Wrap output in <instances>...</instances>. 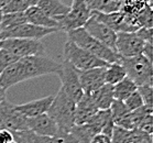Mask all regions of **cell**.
<instances>
[{"label": "cell", "instance_id": "obj_27", "mask_svg": "<svg viewBox=\"0 0 153 143\" xmlns=\"http://www.w3.org/2000/svg\"><path fill=\"white\" fill-rule=\"evenodd\" d=\"M134 136H136V129L127 130L115 124L110 140L111 143H133Z\"/></svg>", "mask_w": 153, "mask_h": 143}, {"label": "cell", "instance_id": "obj_16", "mask_svg": "<svg viewBox=\"0 0 153 143\" xmlns=\"http://www.w3.org/2000/svg\"><path fill=\"white\" fill-rule=\"evenodd\" d=\"M98 111L91 95L84 94L76 102L75 110V124H84L91 120V118Z\"/></svg>", "mask_w": 153, "mask_h": 143}, {"label": "cell", "instance_id": "obj_34", "mask_svg": "<svg viewBox=\"0 0 153 143\" xmlns=\"http://www.w3.org/2000/svg\"><path fill=\"white\" fill-rule=\"evenodd\" d=\"M138 91L141 95V97L143 99L144 105L151 106L152 107V85H142V86H138Z\"/></svg>", "mask_w": 153, "mask_h": 143}, {"label": "cell", "instance_id": "obj_45", "mask_svg": "<svg viewBox=\"0 0 153 143\" xmlns=\"http://www.w3.org/2000/svg\"><path fill=\"white\" fill-rule=\"evenodd\" d=\"M9 0H0V8H2L4 6V4H7Z\"/></svg>", "mask_w": 153, "mask_h": 143}, {"label": "cell", "instance_id": "obj_42", "mask_svg": "<svg viewBox=\"0 0 153 143\" xmlns=\"http://www.w3.org/2000/svg\"><path fill=\"white\" fill-rule=\"evenodd\" d=\"M4 100H6V90H4V88L1 87V85H0V104Z\"/></svg>", "mask_w": 153, "mask_h": 143}, {"label": "cell", "instance_id": "obj_7", "mask_svg": "<svg viewBox=\"0 0 153 143\" xmlns=\"http://www.w3.org/2000/svg\"><path fill=\"white\" fill-rule=\"evenodd\" d=\"M61 83L62 90L73 101L77 102L84 95L82 86L78 78V72L75 67L66 61H63L61 70L57 72Z\"/></svg>", "mask_w": 153, "mask_h": 143}, {"label": "cell", "instance_id": "obj_15", "mask_svg": "<svg viewBox=\"0 0 153 143\" xmlns=\"http://www.w3.org/2000/svg\"><path fill=\"white\" fill-rule=\"evenodd\" d=\"M53 98L54 96H48V97L29 101L22 105H14V108L27 118H32L35 116L42 115V113H46L52 104Z\"/></svg>", "mask_w": 153, "mask_h": 143}, {"label": "cell", "instance_id": "obj_46", "mask_svg": "<svg viewBox=\"0 0 153 143\" xmlns=\"http://www.w3.org/2000/svg\"><path fill=\"white\" fill-rule=\"evenodd\" d=\"M2 16H4V13H2V10L0 8V29H1V19H2Z\"/></svg>", "mask_w": 153, "mask_h": 143}, {"label": "cell", "instance_id": "obj_8", "mask_svg": "<svg viewBox=\"0 0 153 143\" xmlns=\"http://www.w3.org/2000/svg\"><path fill=\"white\" fill-rule=\"evenodd\" d=\"M57 28H43L31 23H22L16 28L8 30V31L0 32V41L4 39L18 38V39H33V40H41L46 35L53 34L59 32Z\"/></svg>", "mask_w": 153, "mask_h": 143}, {"label": "cell", "instance_id": "obj_12", "mask_svg": "<svg viewBox=\"0 0 153 143\" xmlns=\"http://www.w3.org/2000/svg\"><path fill=\"white\" fill-rule=\"evenodd\" d=\"M0 119L4 124V128L9 131L28 130L27 127L28 118L16 110L14 105L10 104L7 99L0 104Z\"/></svg>", "mask_w": 153, "mask_h": 143}, {"label": "cell", "instance_id": "obj_47", "mask_svg": "<svg viewBox=\"0 0 153 143\" xmlns=\"http://www.w3.org/2000/svg\"><path fill=\"white\" fill-rule=\"evenodd\" d=\"M0 129H4V124H2V122H1V119H0Z\"/></svg>", "mask_w": 153, "mask_h": 143}, {"label": "cell", "instance_id": "obj_17", "mask_svg": "<svg viewBox=\"0 0 153 143\" xmlns=\"http://www.w3.org/2000/svg\"><path fill=\"white\" fill-rule=\"evenodd\" d=\"M87 123H89L98 133H104L108 136H111L115 127V122L112 120L109 109L98 110Z\"/></svg>", "mask_w": 153, "mask_h": 143}, {"label": "cell", "instance_id": "obj_48", "mask_svg": "<svg viewBox=\"0 0 153 143\" xmlns=\"http://www.w3.org/2000/svg\"><path fill=\"white\" fill-rule=\"evenodd\" d=\"M116 1H119V2H122V0H116Z\"/></svg>", "mask_w": 153, "mask_h": 143}, {"label": "cell", "instance_id": "obj_9", "mask_svg": "<svg viewBox=\"0 0 153 143\" xmlns=\"http://www.w3.org/2000/svg\"><path fill=\"white\" fill-rule=\"evenodd\" d=\"M89 18H91V10L87 8L85 2L76 4V6H72L70 11L57 20L59 30L68 32L72 30L83 28Z\"/></svg>", "mask_w": 153, "mask_h": 143}, {"label": "cell", "instance_id": "obj_13", "mask_svg": "<svg viewBox=\"0 0 153 143\" xmlns=\"http://www.w3.org/2000/svg\"><path fill=\"white\" fill-rule=\"evenodd\" d=\"M106 67H95L86 70H78V78L84 94L89 95L100 88L105 83V70Z\"/></svg>", "mask_w": 153, "mask_h": 143}, {"label": "cell", "instance_id": "obj_10", "mask_svg": "<svg viewBox=\"0 0 153 143\" xmlns=\"http://www.w3.org/2000/svg\"><path fill=\"white\" fill-rule=\"evenodd\" d=\"M144 43L136 32H117L116 52L120 57H132L142 53Z\"/></svg>", "mask_w": 153, "mask_h": 143}, {"label": "cell", "instance_id": "obj_26", "mask_svg": "<svg viewBox=\"0 0 153 143\" xmlns=\"http://www.w3.org/2000/svg\"><path fill=\"white\" fill-rule=\"evenodd\" d=\"M27 19H25V12H13V13H4L2 19H1V29L0 32L8 31L11 29L16 28L18 25L25 23Z\"/></svg>", "mask_w": 153, "mask_h": 143}, {"label": "cell", "instance_id": "obj_28", "mask_svg": "<svg viewBox=\"0 0 153 143\" xmlns=\"http://www.w3.org/2000/svg\"><path fill=\"white\" fill-rule=\"evenodd\" d=\"M136 19L140 28H152V4H146L136 14Z\"/></svg>", "mask_w": 153, "mask_h": 143}, {"label": "cell", "instance_id": "obj_21", "mask_svg": "<svg viewBox=\"0 0 153 143\" xmlns=\"http://www.w3.org/2000/svg\"><path fill=\"white\" fill-rule=\"evenodd\" d=\"M87 8L91 11L101 12V13H110L120 10L121 2L116 0H85Z\"/></svg>", "mask_w": 153, "mask_h": 143}, {"label": "cell", "instance_id": "obj_25", "mask_svg": "<svg viewBox=\"0 0 153 143\" xmlns=\"http://www.w3.org/2000/svg\"><path fill=\"white\" fill-rule=\"evenodd\" d=\"M70 132L79 141V143H91L95 134L98 133L89 123L75 124Z\"/></svg>", "mask_w": 153, "mask_h": 143}, {"label": "cell", "instance_id": "obj_30", "mask_svg": "<svg viewBox=\"0 0 153 143\" xmlns=\"http://www.w3.org/2000/svg\"><path fill=\"white\" fill-rule=\"evenodd\" d=\"M109 110H110L111 118H112V120H114V122L118 121L119 119H121L122 117H125L128 112H130L128 110V108L126 107L125 102L122 100H118V99H114Z\"/></svg>", "mask_w": 153, "mask_h": 143}, {"label": "cell", "instance_id": "obj_23", "mask_svg": "<svg viewBox=\"0 0 153 143\" xmlns=\"http://www.w3.org/2000/svg\"><path fill=\"white\" fill-rule=\"evenodd\" d=\"M127 76L126 74L125 67L122 66V64L119 62H115V63L108 64V66L106 67L105 70V83L109 85H116L119 83L120 80H122Z\"/></svg>", "mask_w": 153, "mask_h": 143}, {"label": "cell", "instance_id": "obj_4", "mask_svg": "<svg viewBox=\"0 0 153 143\" xmlns=\"http://www.w3.org/2000/svg\"><path fill=\"white\" fill-rule=\"evenodd\" d=\"M120 63L125 67L127 77L137 86L152 85V62L144 55L120 57Z\"/></svg>", "mask_w": 153, "mask_h": 143}, {"label": "cell", "instance_id": "obj_24", "mask_svg": "<svg viewBox=\"0 0 153 143\" xmlns=\"http://www.w3.org/2000/svg\"><path fill=\"white\" fill-rule=\"evenodd\" d=\"M112 87H114V98L122 101L132 94L133 91H136L138 89V86L127 76L122 80H120L119 83L114 85Z\"/></svg>", "mask_w": 153, "mask_h": 143}, {"label": "cell", "instance_id": "obj_36", "mask_svg": "<svg viewBox=\"0 0 153 143\" xmlns=\"http://www.w3.org/2000/svg\"><path fill=\"white\" fill-rule=\"evenodd\" d=\"M139 130L143 131V132L146 133H149V134H152V131H153V119H152V113H149V115H146L144 117L141 123H140Z\"/></svg>", "mask_w": 153, "mask_h": 143}, {"label": "cell", "instance_id": "obj_33", "mask_svg": "<svg viewBox=\"0 0 153 143\" xmlns=\"http://www.w3.org/2000/svg\"><path fill=\"white\" fill-rule=\"evenodd\" d=\"M18 59H19L18 57H16L10 52H8L7 50L0 49V74L2 73L9 65L17 62Z\"/></svg>", "mask_w": 153, "mask_h": 143}, {"label": "cell", "instance_id": "obj_35", "mask_svg": "<svg viewBox=\"0 0 153 143\" xmlns=\"http://www.w3.org/2000/svg\"><path fill=\"white\" fill-rule=\"evenodd\" d=\"M52 143H79L71 132H59L52 136Z\"/></svg>", "mask_w": 153, "mask_h": 143}, {"label": "cell", "instance_id": "obj_1", "mask_svg": "<svg viewBox=\"0 0 153 143\" xmlns=\"http://www.w3.org/2000/svg\"><path fill=\"white\" fill-rule=\"evenodd\" d=\"M75 110L76 102L59 88L46 113L56 123L59 132H70L75 126Z\"/></svg>", "mask_w": 153, "mask_h": 143}, {"label": "cell", "instance_id": "obj_29", "mask_svg": "<svg viewBox=\"0 0 153 143\" xmlns=\"http://www.w3.org/2000/svg\"><path fill=\"white\" fill-rule=\"evenodd\" d=\"M146 4V2L144 0H122L121 7L119 11L128 14H136Z\"/></svg>", "mask_w": 153, "mask_h": 143}, {"label": "cell", "instance_id": "obj_37", "mask_svg": "<svg viewBox=\"0 0 153 143\" xmlns=\"http://www.w3.org/2000/svg\"><path fill=\"white\" fill-rule=\"evenodd\" d=\"M133 143H152V134L136 129V136H134Z\"/></svg>", "mask_w": 153, "mask_h": 143}, {"label": "cell", "instance_id": "obj_38", "mask_svg": "<svg viewBox=\"0 0 153 143\" xmlns=\"http://www.w3.org/2000/svg\"><path fill=\"white\" fill-rule=\"evenodd\" d=\"M136 34L144 42H152V28H140L136 31Z\"/></svg>", "mask_w": 153, "mask_h": 143}, {"label": "cell", "instance_id": "obj_19", "mask_svg": "<svg viewBox=\"0 0 153 143\" xmlns=\"http://www.w3.org/2000/svg\"><path fill=\"white\" fill-rule=\"evenodd\" d=\"M91 97L94 101V104L98 108V110H106L109 109L114 101V87L112 85L104 84L97 90L91 93Z\"/></svg>", "mask_w": 153, "mask_h": 143}, {"label": "cell", "instance_id": "obj_40", "mask_svg": "<svg viewBox=\"0 0 153 143\" xmlns=\"http://www.w3.org/2000/svg\"><path fill=\"white\" fill-rule=\"evenodd\" d=\"M91 142L93 143H111V140H110V136H106L104 133H97V134H95L94 138L91 139Z\"/></svg>", "mask_w": 153, "mask_h": 143}, {"label": "cell", "instance_id": "obj_43", "mask_svg": "<svg viewBox=\"0 0 153 143\" xmlns=\"http://www.w3.org/2000/svg\"><path fill=\"white\" fill-rule=\"evenodd\" d=\"M25 4H28L29 7H32V6H36L39 4L40 0H23Z\"/></svg>", "mask_w": 153, "mask_h": 143}, {"label": "cell", "instance_id": "obj_49", "mask_svg": "<svg viewBox=\"0 0 153 143\" xmlns=\"http://www.w3.org/2000/svg\"><path fill=\"white\" fill-rule=\"evenodd\" d=\"M11 143H17V142H14V141H12V142H11Z\"/></svg>", "mask_w": 153, "mask_h": 143}, {"label": "cell", "instance_id": "obj_32", "mask_svg": "<svg viewBox=\"0 0 153 143\" xmlns=\"http://www.w3.org/2000/svg\"><path fill=\"white\" fill-rule=\"evenodd\" d=\"M126 107L128 108L129 111H133V110H136V109H139L141 108L142 106H144V102H143V99L141 97V95L139 94V91L137 89L136 91H133L132 94L128 96V97L126 98L125 100Z\"/></svg>", "mask_w": 153, "mask_h": 143}, {"label": "cell", "instance_id": "obj_22", "mask_svg": "<svg viewBox=\"0 0 153 143\" xmlns=\"http://www.w3.org/2000/svg\"><path fill=\"white\" fill-rule=\"evenodd\" d=\"M13 136V141L17 143H52L51 136H40L31 130L22 131H11Z\"/></svg>", "mask_w": 153, "mask_h": 143}, {"label": "cell", "instance_id": "obj_50", "mask_svg": "<svg viewBox=\"0 0 153 143\" xmlns=\"http://www.w3.org/2000/svg\"><path fill=\"white\" fill-rule=\"evenodd\" d=\"M91 143H93V142H91Z\"/></svg>", "mask_w": 153, "mask_h": 143}, {"label": "cell", "instance_id": "obj_31", "mask_svg": "<svg viewBox=\"0 0 153 143\" xmlns=\"http://www.w3.org/2000/svg\"><path fill=\"white\" fill-rule=\"evenodd\" d=\"M29 6L23 0H9L4 7L1 8L2 13H13V12H25Z\"/></svg>", "mask_w": 153, "mask_h": 143}, {"label": "cell", "instance_id": "obj_14", "mask_svg": "<svg viewBox=\"0 0 153 143\" xmlns=\"http://www.w3.org/2000/svg\"><path fill=\"white\" fill-rule=\"evenodd\" d=\"M27 127H28V130H31L40 136H51V138L59 132L56 123L48 113H42L32 118H28Z\"/></svg>", "mask_w": 153, "mask_h": 143}, {"label": "cell", "instance_id": "obj_2", "mask_svg": "<svg viewBox=\"0 0 153 143\" xmlns=\"http://www.w3.org/2000/svg\"><path fill=\"white\" fill-rule=\"evenodd\" d=\"M67 38L70 41L74 42L77 46L82 47L87 52L91 53L93 55L97 56L98 59H102L107 63H115L120 61V56L118 53L110 50L102 43H100L98 40L93 38L84 28L72 30L66 32Z\"/></svg>", "mask_w": 153, "mask_h": 143}, {"label": "cell", "instance_id": "obj_44", "mask_svg": "<svg viewBox=\"0 0 153 143\" xmlns=\"http://www.w3.org/2000/svg\"><path fill=\"white\" fill-rule=\"evenodd\" d=\"M84 2H85V0H73V4H72V6H76V4H84Z\"/></svg>", "mask_w": 153, "mask_h": 143}, {"label": "cell", "instance_id": "obj_39", "mask_svg": "<svg viewBox=\"0 0 153 143\" xmlns=\"http://www.w3.org/2000/svg\"><path fill=\"white\" fill-rule=\"evenodd\" d=\"M13 141L12 132L7 129H0V143H11Z\"/></svg>", "mask_w": 153, "mask_h": 143}, {"label": "cell", "instance_id": "obj_18", "mask_svg": "<svg viewBox=\"0 0 153 143\" xmlns=\"http://www.w3.org/2000/svg\"><path fill=\"white\" fill-rule=\"evenodd\" d=\"M25 16L28 23L38 25V27H43V28H57L59 24L57 21L50 18L48 14H45L43 11L38 7V6H32L29 7L25 11Z\"/></svg>", "mask_w": 153, "mask_h": 143}, {"label": "cell", "instance_id": "obj_6", "mask_svg": "<svg viewBox=\"0 0 153 143\" xmlns=\"http://www.w3.org/2000/svg\"><path fill=\"white\" fill-rule=\"evenodd\" d=\"M0 49L7 50L18 59L45 53V47L40 40L10 38L0 41Z\"/></svg>", "mask_w": 153, "mask_h": 143}, {"label": "cell", "instance_id": "obj_11", "mask_svg": "<svg viewBox=\"0 0 153 143\" xmlns=\"http://www.w3.org/2000/svg\"><path fill=\"white\" fill-rule=\"evenodd\" d=\"M89 34L98 40L104 45L109 47L110 50L116 52V39H117V32H115L112 29L107 27L106 24L98 21L93 16L87 20L85 25L83 27ZM117 53V52H116Z\"/></svg>", "mask_w": 153, "mask_h": 143}, {"label": "cell", "instance_id": "obj_3", "mask_svg": "<svg viewBox=\"0 0 153 143\" xmlns=\"http://www.w3.org/2000/svg\"><path fill=\"white\" fill-rule=\"evenodd\" d=\"M19 63L21 64L25 80L44 76L48 74H57L62 66V63L56 62L45 54L22 57L19 59Z\"/></svg>", "mask_w": 153, "mask_h": 143}, {"label": "cell", "instance_id": "obj_41", "mask_svg": "<svg viewBox=\"0 0 153 143\" xmlns=\"http://www.w3.org/2000/svg\"><path fill=\"white\" fill-rule=\"evenodd\" d=\"M152 42H146L144 43V46H143L142 50V55H144L148 59H150L152 62Z\"/></svg>", "mask_w": 153, "mask_h": 143}, {"label": "cell", "instance_id": "obj_5", "mask_svg": "<svg viewBox=\"0 0 153 143\" xmlns=\"http://www.w3.org/2000/svg\"><path fill=\"white\" fill-rule=\"evenodd\" d=\"M63 59L64 61L72 64L78 70H86L95 67H105L108 66L109 64L102 59H98L97 56L93 55L91 53L77 46L70 40H67L66 43L64 44Z\"/></svg>", "mask_w": 153, "mask_h": 143}, {"label": "cell", "instance_id": "obj_20", "mask_svg": "<svg viewBox=\"0 0 153 143\" xmlns=\"http://www.w3.org/2000/svg\"><path fill=\"white\" fill-rule=\"evenodd\" d=\"M45 14L54 20H59L70 11L71 7L64 4L59 0H40L36 4Z\"/></svg>", "mask_w": 153, "mask_h": 143}]
</instances>
